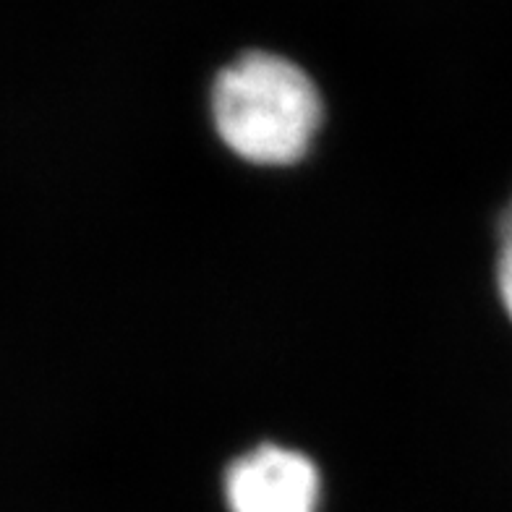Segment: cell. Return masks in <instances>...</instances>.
I'll use <instances>...</instances> for the list:
<instances>
[{"mask_svg":"<svg viewBox=\"0 0 512 512\" xmlns=\"http://www.w3.org/2000/svg\"><path fill=\"white\" fill-rule=\"evenodd\" d=\"M212 118L225 147L254 165H293L322 123V100L301 66L272 53H246L220 71Z\"/></svg>","mask_w":512,"mask_h":512,"instance_id":"1","label":"cell"},{"mask_svg":"<svg viewBox=\"0 0 512 512\" xmlns=\"http://www.w3.org/2000/svg\"><path fill=\"white\" fill-rule=\"evenodd\" d=\"M319 471L304 452L262 445L225 473L230 512H317Z\"/></svg>","mask_w":512,"mask_h":512,"instance_id":"2","label":"cell"},{"mask_svg":"<svg viewBox=\"0 0 512 512\" xmlns=\"http://www.w3.org/2000/svg\"><path fill=\"white\" fill-rule=\"evenodd\" d=\"M497 288L507 317L512 319V202L507 204L502 223H499V259H497Z\"/></svg>","mask_w":512,"mask_h":512,"instance_id":"3","label":"cell"}]
</instances>
